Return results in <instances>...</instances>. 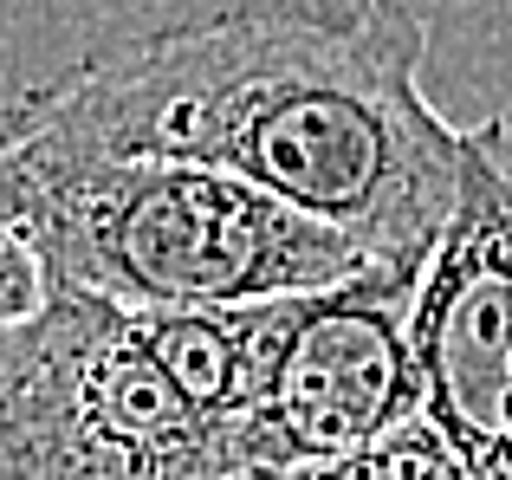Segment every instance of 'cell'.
<instances>
[{"label": "cell", "instance_id": "6", "mask_svg": "<svg viewBox=\"0 0 512 480\" xmlns=\"http://www.w3.org/2000/svg\"><path fill=\"white\" fill-rule=\"evenodd\" d=\"M318 480H474V468H467L448 435L415 409V416H402L396 429L363 442L357 455H344L338 468H325Z\"/></svg>", "mask_w": 512, "mask_h": 480}, {"label": "cell", "instance_id": "8", "mask_svg": "<svg viewBox=\"0 0 512 480\" xmlns=\"http://www.w3.org/2000/svg\"><path fill=\"white\" fill-rule=\"evenodd\" d=\"M234 480H318V474H234Z\"/></svg>", "mask_w": 512, "mask_h": 480}, {"label": "cell", "instance_id": "2", "mask_svg": "<svg viewBox=\"0 0 512 480\" xmlns=\"http://www.w3.org/2000/svg\"><path fill=\"white\" fill-rule=\"evenodd\" d=\"M13 221L59 286L143 312H208L318 292L383 266L357 234L221 163L188 156H0Z\"/></svg>", "mask_w": 512, "mask_h": 480}, {"label": "cell", "instance_id": "3", "mask_svg": "<svg viewBox=\"0 0 512 480\" xmlns=\"http://www.w3.org/2000/svg\"><path fill=\"white\" fill-rule=\"evenodd\" d=\"M234 474H260L247 429L169 370L143 305L52 286L33 318L0 325V480Z\"/></svg>", "mask_w": 512, "mask_h": 480}, {"label": "cell", "instance_id": "4", "mask_svg": "<svg viewBox=\"0 0 512 480\" xmlns=\"http://www.w3.org/2000/svg\"><path fill=\"white\" fill-rule=\"evenodd\" d=\"M415 279L422 266L383 260L338 286L273 299L266 383L253 409L260 474H325L422 409Z\"/></svg>", "mask_w": 512, "mask_h": 480}, {"label": "cell", "instance_id": "1", "mask_svg": "<svg viewBox=\"0 0 512 480\" xmlns=\"http://www.w3.org/2000/svg\"><path fill=\"white\" fill-rule=\"evenodd\" d=\"M422 59L409 0H0V156L221 163L422 266L461 189Z\"/></svg>", "mask_w": 512, "mask_h": 480}, {"label": "cell", "instance_id": "7", "mask_svg": "<svg viewBox=\"0 0 512 480\" xmlns=\"http://www.w3.org/2000/svg\"><path fill=\"white\" fill-rule=\"evenodd\" d=\"M52 266L33 253V240H26L13 221H0V325H20V318H33L39 305L52 299Z\"/></svg>", "mask_w": 512, "mask_h": 480}, {"label": "cell", "instance_id": "5", "mask_svg": "<svg viewBox=\"0 0 512 480\" xmlns=\"http://www.w3.org/2000/svg\"><path fill=\"white\" fill-rule=\"evenodd\" d=\"M422 416L474 480H512V117L461 130V189L415 279Z\"/></svg>", "mask_w": 512, "mask_h": 480}]
</instances>
